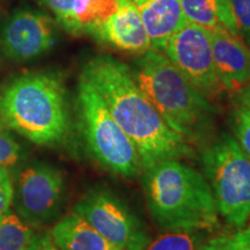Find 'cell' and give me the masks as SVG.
I'll return each instance as SVG.
<instances>
[{
  "label": "cell",
  "instance_id": "6da1fadb",
  "mask_svg": "<svg viewBox=\"0 0 250 250\" xmlns=\"http://www.w3.org/2000/svg\"><path fill=\"white\" fill-rule=\"evenodd\" d=\"M81 78L101 96L139 153L144 170L165 160L192 155V147L166 124L124 62L108 55L86 62Z\"/></svg>",
  "mask_w": 250,
  "mask_h": 250
},
{
  "label": "cell",
  "instance_id": "7a4b0ae2",
  "mask_svg": "<svg viewBox=\"0 0 250 250\" xmlns=\"http://www.w3.org/2000/svg\"><path fill=\"white\" fill-rule=\"evenodd\" d=\"M143 186L149 213L165 232H211L220 225L210 184L184 162H158L145 169Z\"/></svg>",
  "mask_w": 250,
  "mask_h": 250
},
{
  "label": "cell",
  "instance_id": "3957f363",
  "mask_svg": "<svg viewBox=\"0 0 250 250\" xmlns=\"http://www.w3.org/2000/svg\"><path fill=\"white\" fill-rule=\"evenodd\" d=\"M134 79L166 124L189 144L206 138L215 108L164 52L148 50L134 62Z\"/></svg>",
  "mask_w": 250,
  "mask_h": 250
},
{
  "label": "cell",
  "instance_id": "277c9868",
  "mask_svg": "<svg viewBox=\"0 0 250 250\" xmlns=\"http://www.w3.org/2000/svg\"><path fill=\"white\" fill-rule=\"evenodd\" d=\"M0 121L36 145L62 143L70 115L62 80L46 72L17 78L0 96Z\"/></svg>",
  "mask_w": 250,
  "mask_h": 250
},
{
  "label": "cell",
  "instance_id": "5b68a950",
  "mask_svg": "<svg viewBox=\"0 0 250 250\" xmlns=\"http://www.w3.org/2000/svg\"><path fill=\"white\" fill-rule=\"evenodd\" d=\"M205 179L219 214L235 228L250 223V159L230 134H223L202 154Z\"/></svg>",
  "mask_w": 250,
  "mask_h": 250
},
{
  "label": "cell",
  "instance_id": "8992f818",
  "mask_svg": "<svg viewBox=\"0 0 250 250\" xmlns=\"http://www.w3.org/2000/svg\"><path fill=\"white\" fill-rule=\"evenodd\" d=\"M78 107L81 131L93 158L112 174L136 176L142 169L136 146L112 117L99 93L81 77Z\"/></svg>",
  "mask_w": 250,
  "mask_h": 250
},
{
  "label": "cell",
  "instance_id": "52a82bcc",
  "mask_svg": "<svg viewBox=\"0 0 250 250\" xmlns=\"http://www.w3.org/2000/svg\"><path fill=\"white\" fill-rule=\"evenodd\" d=\"M73 212L121 250H144L151 241L138 218L105 190L87 193L77 203Z\"/></svg>",
  "mask_w": 250,
  "mask_h": 250
},
{
  "label": "cell",
  "instance_id": "ba28073f",
  "mask_svg": "<svg viewBox=\"0 0 250 250\" xmlns=\"http://www.w3.org/2000/svg\"><path fill=\"white\" fill-rule=\"evenodd\" d=\"M165 55L208 100H215L225 88L215 71L208 30L188 22L168 40Z\"/></svg>",
  "mask_w": 250,
  "mask_h": 250
},
{
  "label": "cell",
  "instance_id": "9c48e42d",
  "mask_svg": "<svg viewBox=\"0 0 250 250\" xmlns=\"http://www.w3.org/2000/svg\"><path fill=\"white\" fill-rule=\"evenodd\" d=\"M64 176L52 166L35 162L18 174L13 205L19 217L40 226L57 217L64 196Z\"/></svg>",
  "mask_w": 250,
  "mask_h": 250
},
{
  "label": "cell",
  "instance_id": "30bf717a",
  "mask_svg": "<svg viewBox=\"0 0 250 250\" xmlns=\"http://www.w3.org/2000/svg\"><path fill=\"white\" fill-rule=\"evenodd\" d=\"M54 21L34 11H17L6 21L0 49L14 62H27L45 54L55 43Z\"/></svg>",
  "mask_w": 250,
  "mask_h": 250
},
{
  "label": "cell",
  "instance_id": "8fae6325",
  "mask_svg": "<svg viewBox=\"0 0 250 250\" xmlns=\"http://www.w3.org/2000/svg\"><path fill=\"white\" fill-rule=\"evenodd\" d=\"M99 42L131 55H140L152 49L138 8L131 0H118V8L110 17L90 30Z\"/></svg>",
  "mask_w": 250,
  "mask_h": 250
},
{
  "label": "cell",
  "instance_id": "7c38bea8",
  "mask_svg": "<svg viewBox=\"0 0 250 250\" xmlns=\"http://www.w3.org/2000/svg\"><path fill=\"white\" fill-rule=\"evenodd\" d=\"M215 71L225 92L236 95L250 80V49L224 27L208 30Z\"/></svg>",
  "mask_w": 250,
  "mask_h": 250
},
{
  "label": "cell",
  "instance_id": "4fadbf2b",
  "mask_svg": "<svg viewBox=\"0 0 250 250\" xmlns=\"http://www.w3.org/2000/svg\"><path fill=\"white\" fill-rule=\"evenodd\" d=\"M58 23L73 35L88 34L117 11L118 0H41Z\"/></svg>",
  "mask_w": 250,
  "mask_h": 250
},
{
  "label": "cell",
  "instance_id": "5bb4252c",
  "mask_svg": "<svg viewBox=\"0 0 250 250\" xmlns=\"http://www.w3.org/2000/svg\"><path fill=\"white\" fill-rule=\"evenodd\" d=\"M142 18L153 50L164 52L168 40L188 23L181 0H131Z\"/></svg>",
  "mask_w": 250,
  "mask_h": 250
},
{
  "label": "cell",
  "instance_id": "9a60e30c",
  "mask_svg": "<svg viewBox=\"0 0 250 250\" xmlns=\"http://www.w3.org/2000/svg\"><path fill=\"white\" fill-rule=\"evenodd\" d=\"M50 234L62 250H121L74 212L62 218Z\"/></svg>",
  "mask_w": 250,
  "mask_h": 250
},
{
  "label": "cell",
  "instance_id": "2e32d148",
  "mask_svg": "<svg viewBox=\"0 0 250 250\" xmlns=\"http://www.w3.org/2000/svg\"><path fill=\"white\" fill-rule=\"evenodd\" d=\"M188 22L198 24L206 30L224 27L233 34H239L229 0H181Z\"/></svg>",
  "mask_w": 250,
  "mask_h": 250
},
{
  "label": "cell",
  "instance_id": "e0dca14e",
  "mask_svg": "<svg viewBox=\"0 0 250 250\" xmlns=\"http://www.w3.org/2000/svg\"><path fill=\"white\" fill-rule=\"evenodd\" d=\"M34 236L30 225L13 212L0 217V250H28Z\"/></svg>",
  "mask_w": 250,
  "mask_h": 250
},
{
  "label": "cell",
  "instance_id": "ac0fdd59",
  "mask_svg": "<svg viewBox=\"0 0 250 250\" xmlns=\"http://www.w3.org/2000/svg\"><path fill=\"white\" fill-rule=\"evenodd\" d=\"M203 243L201 232L175 230L166 232L149 241L144 250H199Z\"/></svg>",
  "mask_w": 250,
  "mask_h": 250
},
{
  "label": "cell",
  "instance_id": "d6986e66",
  "mask_svg": "<svg viewBox=\"0 0 250 250\" xmlns=\"http://www.w3.org/2000/svg\"><path fill=\"white\" fill-rule=\"evenodd\" d=\"M6 127L0 121V169L11 173L20 165L23 153L17 139Z\"/></svg>",
  "mask_w": 250,
  "mask_h": 250
},
{
  "label": "cell",
  "instance_id": "ffe728a7",
  "mask_svg": "<svg viewBox=\"0 0 250 250\" xmlns=\"http://www.w3.org/2000/svg\"><path fill=\"white\" fill-rule=\"evenodd\" d=\"M233 127L236 142L250 159V104L236 102L233 111Z\"/></svg>",
  "mask_w": 250,
  "mask_h": 250
},
{
  "label": "cell",
  "instance_id": "44dd1931",
  "mask_svg": "<svg viewBox=\"0 0 250 250\" xmlns=\"http://www.w3.org/2000/svg\"><path fill=\"white\" fill-rule=\"evenodd\" d=\"M14 184L8 171L0 169V217L7 213L13 205Z\"/></svg>",
  "mask_w": 250,
  "mask_h": 250
},
{
  "label": "cell",
  "instance_id": "7402d4cb",
  "mask_svg": "<svg viewBox=\"0 0 250 250\" xmlns=\"http://www.w3.org/2000/svg\"><path fill=\"white\" fill-rule=\"evenodd\" d=\"M239 31L250 39V0H229Z\"/></svg>",
  "mask_w": 250,
  "mask_h": 250
},
{
  "label": "cell",
  "instance_id": "603a6c76",
  "mask_svg": "<svg viewBox=\"0 0 250 250\" xmlns=\"http://www.w3.org/2000/svg\"><path fill=\"white\" fill-rule=\"evenodd\" d=\"M226 250H250V223L230 235H223Z\"/></svg>",
  "mask_w": 250,
  "mask_h": 250
},
{
  "label": "cell",
  "instance_id": "cb8c5ba5",
  "mask_svg": "<svg viewBox=\"0 0 250 250\" xmlns=\"http://www.w3.org/2000/svg\"><path fill=\"white\" fill-rule=\"evenodd\" d=\"M28 250H62L56 245L50 232L35 234Z\"/></svg>",
  "mask_w": 250,
  "mask_h": 250
},
{
  "label": "cell",
  "instance_id": "d4e9b609",
  "mask_svg": "<svg viewBox=\"0 0 250 250\" xmlns=\"http://www.w3.org/2000/svg\"><path fill=\"white\" fill-rule=\"evenodd\" d=\"M199 250H226L224 246L223 235L213 237V239L208 240V242H204Z\"/></svg>",
  "mask_w": 250,
  "mask_h": 250
},
{
  "label": "cell",
  "instance_id": "484cf974",
  "mask_svg": "<svg viewBox=\"0 0 250 250\" xmlns=\"http://www.w3.org/2000/svg\"><path fill=\"white\" fill-rule=\"evenodd\" d=\"M236 102L239 103H246V104H250V80L247 85L243 87L242 90H240L236 95Z\"/></svg>",
  "mask_w": 250,
  "mask_h": 250
}]
</instances>
